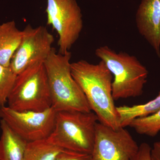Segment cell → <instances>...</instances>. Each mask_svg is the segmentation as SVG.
<instances>
[{
  "label": "cell",
  "instance_id": "1",
  "mask_svg": "<svg viewBox=\"0 0 160 160\" xmlns=\"http://www.w3.org/2000/svg\"><path fill=\"white\" fill-rule=\"evenodd\" d=\"M71 72L98 122L118 129L121 128L112 94L113 76L105 63L96 64L81 60L71 63Z\"/></svg>",
  "mask_w": 160,
  "mask_h": 160
},
{
  "label": "cell",
  "instance_id": "2",
  "mask_svg": "<svg viewBox=\"0 0 160 160\" xmlns=\"http://www.w3.org/2000/svg\"><path fill=\"white\" fill-rule=\"evenodd\" d=\"M71 53L57 52L52 48L44 61L46 68L52 107L57 112L92 111L86 97L73 78L71 72Z\"/></svg>",
  "mask_w": 160,
  "mask_h": 160
},
{
  "label": "cell",
  "instance_id": "3",
  "mask_svg": "<svg viewBox=\"0 0 160 160\" xmlns=\"http://www.w3.org/2000/svg\"><path fill=\"white\" fill-rule=\"evenodd\" d=\"M95 53L113 77L112 94L114 101L142 95L149 72L137 58L124 52H116L107 46L98 47Z\"/></svg>",
  "mask_w": 160,
  "mask_h": 160
},
{
  "label": "cell",
  "instance_id": "4",
  "mask_svg": "<svg viewBox=\"0 0 160 160\" xmlns=\"http://www.w3.org/2000/svg\"><path fill=\"white\" fill-rule=\"evenodd\" d=\"M98 122L93 112H57L53 131L47 139L65 150L91 154Z\"/></svg>",
  "mask_w": 160,
  "mask_h": 160
},
{
  "label": "cell",
  "instance_id": "5",
  "mask_svg": "<svg viewBox=\"0 0 160 160\" xmlns=\"http://www.w3.org/2000/svg\"><path fill=\"white\" fill-rule=\"evenodd\" d=\"M7 103L8 107L18 111L41 112L52 107L44 62H38L17 75Z\"/></svg>",
  "mask_w": 160,
  "mask_h": 160
},
{
  "label": "cell",
  "instance_id": "6",
  "mask_svg": "<svg viewBox=\"0 0 160 160\" xmlns=\"http://www.w3.org/2000/svg\"><path fill=\"white\" fill-rule=\"evenodd\" d=\"M47 25L58 35L59 53L69 52L83 27L82 14L76 0H47Z\"/></svg>",
  "mask_w": 160,
  "mask_h": 160
},
{
  "label": "cell",
  "instance_id": "7",
  "mask_svg": "<svg viewBox=\"0 0 160 160\" xmlns=\"http://www.w3.org/2000/svg\"><path fill=\"white\" fill-rule=\"evenodd\" d=\"M57 111L51 107L44 111H18L0 107V118L27 142L45 139L53 131Z\"/></svg>",
  "mask_w": 160,
  "mask_h": 160
},
{
  "label": "cell",
  "instance_id": "8",
  "mask_svg": "<svg viewBox=\"0 0 160 160\" xmlns=\"http://www.w3.org/2000/svg\"><path fill=\"white\" fill-rule=\"evenodd\" d=\"M139 146L125 128L112 129L98 122L91 160H132Z\"/></svg>",
  "mask_w": 160,
  "mask_h": 160
},
{
  "label": "cell",
  "instance_id": "9",
  "mask_svg": "<svg viewBox=\"0 0 160 160\" xmlns=\"http://www.w3.org/2000/svg\"><path fill=\"white\" fill-rule=\"evenodd\" d=\"M22 42L10 63V68L18 75L40 62H44L52 49L53 36L44 26L33 28L27 25L23 30Z\"/></svg>",
  "mask_w": 160,
  "mask_h": 160
},
{
  "label": "cell",
  "instance_id": "10",
  "mask_svg": "<svg viewBox=\"0 0 160 160\" xmlns=\"http://www.w3.org/2000/svg\"><path fill=\"white\" fill-rule=\"evenodd\" d=\"M136 23L140 34L160 58V0H142Z\"/></svg>",
  "mask_w": 160,
  "mask_h": 160
},
{
  "label": "cell",
  "instance_id": "11",
  "mask_svg": "<svg viewBox=\"0 0 160 160\" xmlns=\"http://www.w3.org/2000/svg\"><path fill=\"white\" fill-rule=\"evenodd\" d=\"M0 160H24L27 142L1 119Z\"/></svg>",
  "mask_w": 160,
  "mask_h": 160
},
{
  "label": "cell",
  "instance_id": "12",
  "mask_svg": "<svg viewBox=\"0 0 160 160\" xmlns=\"http://www.w3.org/2000/svg\"><path fill=\"white\" fill-rule=\"evenodd\" d=\"M24 32L17 27L14 21L0 25V64L9 67L12 56L22 40Z\"/></svg>",
  "mask_w": 160,
  "mask_h": 160
},
{
  "label": "cell",
  "instance_id": "13",
  "mask_svg": "<svg viewBox=\"0 0 160 160\" xmlns=\"http://www.w3.org/2000/svg\"><path fill=\"white\" fill-rule=\"evenodd\" d=\"M160 109V91L153 99L148 102L131 106L117 107L121 127L125 128L134 119L153 114Z\"/></svg>",
  "mask_w": 160,
  "mask_h": 160
},
{
  "label": "cell",
  "instance_id": "14",
  "mask_svg": "<svg viewBox=\"0 0 160 160\" xmlns=\"http://www.w3.org/2000/svg\"><path fill=\"white\" fill-rule=\"evenodd\" d=\"M65 149L47 139L27 143L24 160H56Z\"/></svg>",
  "mask_w": 160,
  "mask_h": 160
},
{
  "label": "cell",
  "instance_id": "15",
  "mask_svg": "<svg viewBox=\"0 0 160 160\" xmlns=\"http://www.w3.org/2000/svg\"><path fill=\"white\" fill-rule=\"evenodd\" d=\"M129 126L138 134L155 137L160 131V109L150 115L134 119Z\"/></svg>",
  "mask_w": 160,
  "mask_h": 160
},
{
  "label": "cell",
  "instance_id": "16",
  "mask_svg": "<svg viewBox=\"0 0 160 160\" xmlns=\"http://www.w3.org/2000/svg\"><path fill=\"white\" fill-rule=\"evenodd\" d=\"M17 76L10 67L0 64V107L7 103Z\"/></svg>",
  "mask_w": 160,
  "mask_h": 160
},
{
  "label": "cell",
  "instance_id": "17",
  "mask_svg": "<svg viewBox=\"0 0 160 160\" xmlns=\"http://www.w3.org/2000/svg\"><path fill=\"white\" fill-rule=\"evenodd\" d=\"M56 160H91V154L64 150Z\"/></svg>",
  "mask_w": 160,
  "mask_h": 160
},
{
  "label": "cell",
  "instance_id": "18",
  "mask_svg": "<svg viewBox=\"0 0 160 160\" xmlns=\"http://www.w3.org/2000/svg\"><path fill=\"white\" fill-rule=\"evenodd\" d=\"M151 148L148 143H142L139 146L137 153L132 160H151Z\"/></svg>",
  "mask_w": 160,
  "mask_h": 160
},
{
  "label": "cell",
  "instance_id": "19",
  "mask_svg": "<svg viewBox=\"0 0 160 160\" xmlns=\"http://www.w3.org/2000/svg\"><path fill=\"white\" fill-rule=\"evenodd\" d=\"M151 160H160V141L155 142L151 150Z\"/></svg>",
  "mask_w": 160,
  "mask_h": 160
}]
</instances>
